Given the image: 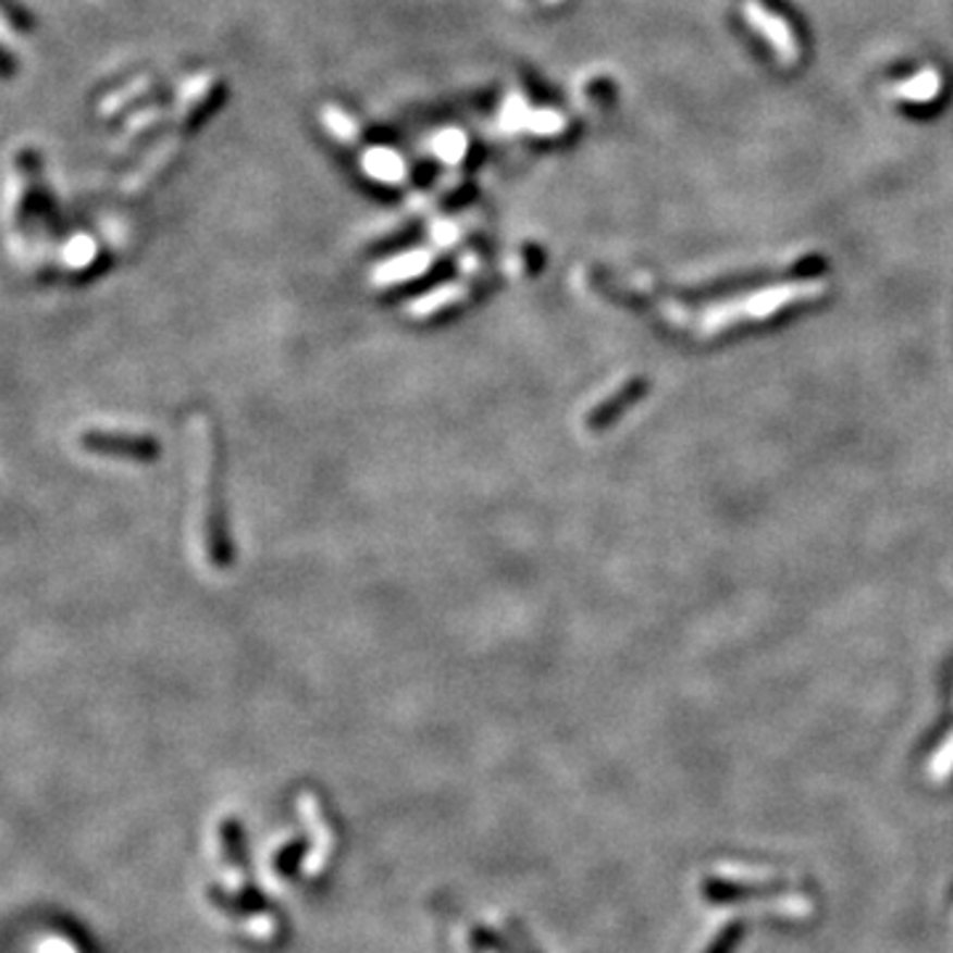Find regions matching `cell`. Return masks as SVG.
Here are the masks:
<instances>
[{"label": "cell", "instance_id": "cell-1", "mask_svg": "<svg viewBox=\"0 0 953 953\" xmlns=\"http://www.w3.org/2000/svg\"><path fill=\"white\" fill-rule=\"evenodd\" d=\"M713 877L718 882L742 884V888H753V884H768L779 879V874L771 869H760V866H744V864H718L713 869Z\"/></svg>", "mask_w": 953, "mask_h": 953}]
</instances>
